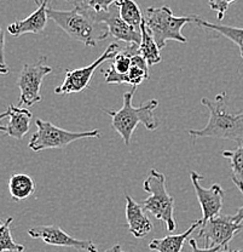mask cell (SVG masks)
Wrapping results in <instances>:
<instances>
[{
  "label": "cell",
  "instance_id": "6da1fadb",
  "mask_svg": "<svg viewBox=\"0 0 243 252\" xmlns=\"http://www.w3.org/2000/svg\"><path fill=\"white\" fill-rule=\"evenodd\" d=\"M201 103L210 110V120L203 128L188 131L192 140L195 141L197 137H214L234 141L237 146L243 144V112L234 114L227 110L226 93L216 94L214 101L203 97Z\"/></svg>",
  "mask_w": 243,
  "mask_h": 252
},
{
  "label": "cell",
  "instance_id": "7a4b0ae2",
  "mask_svg": "<svg viewBox=\"0 0 243 252\" xmlns=\"http://www.w3.org/2000/svg\"><path fill=\"white\" fill-rule=\"evenodd\" d=\"M48 14L49 18H51L70 38L80 41L85 46H97L98 41L104 40L109 35L108 27L99 22L97 16L81 6H74V9L69 11L49 7Z\"/></svg>",
  "mask_w": 243,
  "mask_h": 252
},
{
  "label": "cell",
  "instance_id": "3957f363",
  "mask_svg": "<svg viewBox=\"0 0 243 252\" xmlns=\"http://www.w3.org/2000/svg\"><path fill=\"white\" fill-rule=\"evenodd\" d=\"M137 88H132L129 93L124 94V104L119 110H106L107 114L111 117V125L114 130L124 140V143L129 146L133 132L138 124H143L149 131H155L159 127V120L156 119L155 109L158 108V99H150L139 107H135L132 103L133 94Z\"/></svg>",
  "mask_w": 243,
  "mask_h": 252
},
{
  "label": "cell",
  "instance_id": "277c9868",
  "mask_svg": "<svg viewBox=\"0 0 243 252\" xmlns=\"http://www.w3.org/2000/svg\"><path fill=\"white\" fill-rule=\"evenodd\" d=\"M143 189L149 196L143 200L142 207L144 211L150 212L159 220L164 223L168 233L177 229L174 219V199L166 187V176L158 170L151 169L149 176L143 182Z\"/></svg>",
  "mask_w": 243,
  "mask_h": 252
},
{
  "label": "cell",
  "instance_id": "5b68a950",
  "mask_svg": "<svg viewBox=\"0 0 243 252\" xmlns=\"http://www.w3.org/2000/svg\"><path fill=\"white\" fill-rule=\"evenodd\" d=\"M144 22L159 49L162 50L168 40L187 43L188 39L182 34V30L195 20L194 16H174L171 7L163 5L161 7H148L144 12Z\"/></svg>",
  "mask_w": 243,
  "mask_h": 252
},
{
  "label": "cell",
  "instance_id": "8992f818",
  "mask_svg": "<svg viewBox=\"0 0 243 252\" xmlns=\"http://www.w3.org/2000/svg\"><path fill=\"white\" fill-rule=\"evenodd\" d=\"M36 132L33 133L29 141V148L34 152L45 151V149H61L68 144L82 138L101 137V131H83V132H73L58 127L52 123L45 120L36 119Z\"/></svg>",
  "mask_w": 243,
  "mask_h": 252
},
{
  "label": "cell",
  "instance_id": "52a82bcc",
  "mask_svg": "<svg viewBox=\"0 0 243 252\" xmlns=\"http://www.w3.org/2000/svg\"><path fill=\"white\" fill-rule=\"evenodd\" d=\"M52 72V67L46 64V56L40 57L33 64H25L17 79V86L21 91L20 107H32L41 101L40 89L46 75Z\"/></svg>",
  "mask_w": 243,
  "mask_h": 252
},
{
  "label": "cell",
  "instance_id": "ba28073f",
  "mask_svg": "<svg viewBox=\"0 0 243 252\" xmlns=\"http://www.w3.org/2000/svg\"><path fill=\"white\" fill-rule=\"evenodd\" d=\"M120 47L116 43L110 44L107 47L106 51L92 62L91 64L86 65V67L78 68L74 70H65V78L62 85L57 86L54 89V94H70L81 93L85 90L86 88L90 86V81L93 77V73L97 69L102 63H104L108 60H114L116 55L120 52Z\"/></svg>",
  "mask_w": 243,
  "mask_h": 252
},
{
  "label": "cell",
  "instance_id": "9c48e42d",
  "mask_svg": "<svg viewBox=\"0 0 243 252\" xmlns=\"http://www.w3.org/2000/svg\"><path fill=\"white\" fill-rule=\"evenodd\" d=\"M243 229V223H236L232 216H219L202 222L198 238L205 239V248H229V243Z\"/></svg>",
  "mask_w": 243,
  "mask_h": 252
},
{
  "label": "cell",
  "instance_id": "30bf717a",
  "mask_svg": "<svg viewBox=\"0 0 243 252\" xmlns=\"http://www.w3.org/2000/svg\"><path fill=\"white\" fill-rule=\"evenodd\" d=\"M28 234L34 239H40L48 245L73 248L86 252H98L97 246L91 240H79L73 238L57 225H36L28 229Z\"/></svg>",
  "mask_w": 243,
  "mask_h": 252
},
{
  "label": "cell",
  "instance_id": "8fae6325",
  "mask_svg": "<svg viewBox=\"0 0 243 252\" xmlns=\"http://www.w3.org/2000/svg\"><path fill=\"white\" fill-rule=\"evenodd\" d=\"M190 178L202 210V222H207L211 219L219 216L224 203V189L221 186L219 183H214L211 188H203L200 185L203 177L196 171L190 172Z\"/></svg>",
  "mask_w": 243,
  "mask_h": 252
},
{
  "label": "cell",
  "instance_id": "7c38bea8",
  "mask_svg": "<svg viewBox=\"0 0 243 252\" xmlns=\"http://www.w3.org/2000/svg\"><path fill=\"white\" fill-rule=\"evenodd\" d=\"M32 112L23 107L10 104L7 109L0 115V120L5 118L9 119L7 125H0V130L6 136H10L16 140H23L26 135L30 130V120H32Z\"/></svg>",
  "mask_w": 243,
  "mask_h": 252
},
{
  "label": "cell",
  "instance_id": "4fadbf2b",
  "mask_svg": "<svg viewBox=\"0 0 243 252\" xmlns=\"http://www.w3.org/2000/svg\"><path fill=\"white\" fill-rule=\"evenodd\" d=\"M115 9H116V6L114 5L110 11L98 16L99 22L104 23L108 27L109 34H111L117 40L125 41L127 45L129 44L139 45L140 41H142V31L135 30V28L127 25L124 20H121L119 14H116Z\"/></svg>",
  "mask_w": 243,
  "mask_h": 252
},
{
  "label": "cell",
  "instance_id": "5bb4252c",
  "mask_svg": "<svg viewBox=\"0 0 243 252\" xmlns=\"http://www.w3.org/2000/svg\"><path fill=\"white\" fill-rule=\"evenodd\" d=\"M50 0H41L40 4H38V9L27 18L21 21H15L7 26V32L12 36H21L23 34L33 33L39 34L45 30L48 25L49 14H48V4Z\"/></svg>",
  "mask_w": 243,
  "mask_h": 252
},
{
  "label": "cell",
  "instance_id": "9a60e30c",
  "mask_svg": "<svg viewBox=\"0 0 243 252\" xmlns=\"http://www.w3.org/2000/svg\"><path fill=\"white\" fill-rule=\"evenodd\" d=\"M126 220L129 230L135 238H144L153 230V223L146 216L144 209L135 203L132 198L126 194Z\"/></svg>",
  "mask_w": 243,
  "mask_h": 252
},
{
  "label": "cell",
  "instance_id": "2e32d148",
  "mask_svg": "<svg viewBox=\"0 0 243 252\" xmlns=\"http://www.w3.org/2000/svg\"><path fill=\"white\" fill-rule=\"evenodd\" d=\"M201 225H202V220H198L190 225L187 232L180 234H169L162 239H153L149 243V249L158 252H182L185 241Z\"/></svg>",
  "mask_w": 243,
  "mask_h": 252
},
{
  "label": "cell",
  "instance_id": "e0dca14e",
  "mask_svg": "<svg viewBox=\"0 0 243 252\" xmlns=\"http://www.w3.org/2000/svg\"><path fill=\"white\" fill-rule=\"evenodd\" d=\"M9 190L12 200H25L35 191V182L27 173H15L9 180Z\"/></svg>",
  "mask_w": 243,
  "mask_h": 252
},
{
  "label": "cell",
  "instance_id": "ac0fdd59",
  "mask_svg": "<svg viewBox=\"0 0 243 252\" xmlns=\"http://www.w3.org/2000/svg\"><path fill=\"white\" fill-rule=\"evenodd\" d=\"M194 20L195 23H197L198 26L203 27L205 30L216 32V33L225 36L229 40H231L232 43L236 44L237 47L240 49L241 57L243 59V28L231 27V26L226 25H216V23L208 22V21L198 17V16H194Z\"/></svg>",
  "mask_w": 243,
  "mask_h": 252
},
{
  "label": "cell",
  "instance_id": "d6986e66",
  "mask_svg": "<svg viewBox=\"0 0 243 252\" xmlns=\"http://www.w3.org/2000/svg\"><path fill=\"white\" fill-rule=\"evenodd\" d=\"M115 5L119 9V16L121 20H124L131 27L140 30V26L144 21V14L135 0H117Z\"/></svg>",
  "mask_w": 243,
  "mask_h": 252
},
{
  "label": "cell",
  "instance_id": "ffe728a7",
  "mask_svg": "<svg viewBox=\"0 0 243 252\" xmlns=\"http://www.w3.org/2000/svg\"><path fill=\"white\" fill-rule=\"evenodd\" d=\"M140 31H142V41L139 44V54L144 57L149 68H150L161 62L160 49H159L158 44L155 43L151 34L149 33L144 21L140 26Z\"/></svg>",
  "mask_w": 243,
  "mask_h": 252
},
{
  "label": "cell",
  "instance_id": "44dd1931",
  "mask_svg": "<svg viewBox=\"0 0 243 252\" xmlns=\"http://www.w3.org/2000/svg\"><path fill=\"white\" fill-rule=\"evenodd\" d=\"M14 219L9 217L5 222H2L0 228V252H23L25 246L20 245L14 240L11 235V223Z\"/></svg>",
  "mask_w": 243,
  "mask_h": 252
},
{
  "label": "cell",
  "instance_id": "7402d4cb",
  "mask_svg": "<svg viewBox=\"0 0 243 252\" xmlns=\"http://www.w3.org/2000/svg\"><path fill=\"white\" fill-rule=\"evenodd\" d=\"M221 156L230 160L232 170L231 180H236L243 183V144L234 151H224Z\"/></svg>",
  "mask_w": 243,
  "mask_h": 252
},
{
  "label": "cell",
  "instance_id": "603a6c76",
  "mask_svg": "<svg viewBox=\"0 0 243 252\" xmlns=\"http://www.w3.org/2000/svg\"><path fill=\"white\" fill-rule=\"evenodd\" d=\"M116 1L117 0H85L79 6L93 12L98 17V16L110 11V9L116 4Z\"/></svg>",
  "mask_w": 243,
  "mask_h": 252
},
{
  "label": "cell",
  "instance_id": "cb8c5ba5",
  "mask_svg": "<svg viewBox=\"0 0 243 252\" xmlns=\"http://www.w3.org/2000/svg\"><path fill=\"white\" fill-rule=\"evenodd\" d=\"M236 0H208L210 7L213 11L216 12L218 20H223L225 17V14L229 9L230 4L235 2Z\"/></svg>",
  "mask_w": 243,
  "mask_h": 252
},
{
  "label": "cell",
  "instance_id": "d4e9b609",
  "mask_svg": "<svg viewBox=\"0 0 243 252\" xmlns=\"http://www.w3.org/2000/svg\"><path fill=\"white\" fill-rule=\"evenodd\" d=\"M104 79L108 84H129L130 85L129 74H120L111 65H109L108 70L104 74Z\"/></svg>",
  "mask_w": 243,
  "mask_h": 252
},
{
  "label": "cell",
  "instance_id": "484cf974",
  "mask_svg": "<svg viewBox=\"0 0 243 252\" xmlns=\"http://www.w3.org/2000/svg\"><path fill=\"white\" fill-rule=\"evenodd\" d=\"M0 36H1V49H0V51H1V55H0V73H1V74H6V73L9 72V69H7V65L6 63H5V34L2 31H1V34H0Z\"/></svg>",
  "mask_w": 243,
  "mask_h": 252
},
{
  "label": "cell",
  "instance_id": "4316f807",
  "mask_svg": "<svg viewBox=\"0 0 243 252\" xmlns=\"http://www.w3.org/2000/svg\"><path fill=\"white\" fill-rule=\"evenodd\" d=\"M232 182L237 186V188H239L240 191L243 194V183L239 182V181H236V180H232ZM232 220H234V222H236V223H243V205L240 207L239 210H237L236 214L232 216Z\"/></svg>",
  "mask_w": 243,
  "mask_h": 252
},
{
  "label": "cell",
  "instance_id": "83f0119b",
  "mask_svg": "<svg viewBox=\"0 0 243 252\" xmlns=\"http://www.w3.org/2000/svg\"><path fill=\"white\" fill-rule=\"evenodd\" d=\"M189 245L191 246V252H218L221 248H205L200 249L197 246V243H196L195 239H189Z\"/></svg>",
  "mask_w": 243,
  "mask_h": 252
},
{
  "label": "cell",
  "instance_id": "f1b7e54d",
  "mask_svg": "<svg viewBox=\"0 0 243 252\" xmlns=\"http://www.w3.org/2000/svg\"><path fill=\"white\" fill-rule=\"evenodd\" d=\"M103 252H126V251L122 250L121 245H114L113 248L108 249V250H106V251H103Z\"/></svg>",
  "mask_w": 243,
  "mask_h": 252
},
{
  "label": "cell",
  "instance_id": "f546056e",
  "mask_svg": "<svg viewBox=\"0 0 243 252\" xmlns=\"http://www.w3.org/2000/svg\"><path fill=\"white\" fill-rule=\"evenodd\" d=\"M67 1H69V0H67ZM83 1H85V0H73V2H74V6H79V5L82 4Z\"/></svg>",
  "mask_w": 243,
  "mask_h": 252
},
{
  "label": "cell",
  "instance_id": "4dcf8cb0",
  "mask_svg": "<svg viewBox=\"0 0 243 252\" xmlns=\"http://www.w3.org/2000/svg\"><path fill=\"white\" fill-rule=\"evenodd\" d=\"M218 252H236L235 250H231L230 248H225V249H220Z\"/></svg>",
  "mask_w": 243,
  "mask_h": 252
},
{
  "label": "cell",
  "instance_id": "1f68e13d",
  "mask_svg": "<svg viewBox=\"0 0 243 252\" xmlns=\"http://www.w3.org/2000/svg\"><path fill=\"white\" fill-rule=\"evenodd\" d=\"M236 252H243V250H237Z\"/></svg>",
  "mask_w": 243,
  "mask_h": 252
}]
</instances>
